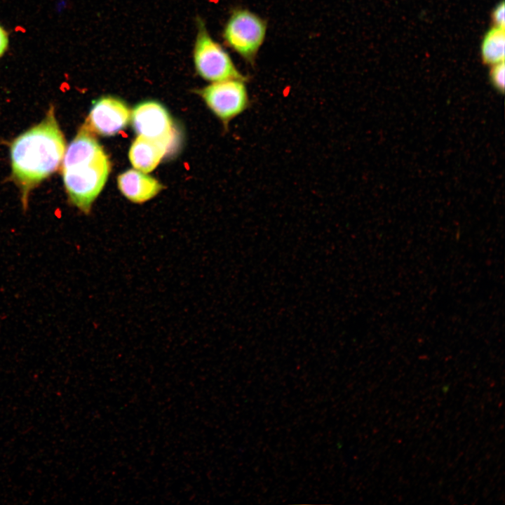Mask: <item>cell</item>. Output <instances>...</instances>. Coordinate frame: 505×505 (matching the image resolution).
<instances>
[{"label":"cell","instance_id":"1","mask_svg":"<svg viewBox=\"0 0 505 505\" xmlns=\"http://www.w3.org/2000/svg\"><path fill=\"white\" fill-rule=\"evenodd\" d=\"M65 140L50 107L39 124L16 137L11 145L12 177L21 191L23 209L30 191L58 168Z\"/></svg>","mask_w":505,"mask_h":505},{"label":"cell","instance_id":"2","mask_svg":"<svg viewBox=\"0 0 505 505\" xmlns=\"http://www.w3.org/2000/svg\"><path fill=\"white\" fill-rule=\"evenodd\" d=\"M93 132L85 123L69 144L62 161L63 182L70 202L88 214L104 187L110 161Z\"/></svg>","mask_w":505,"mask_h":505},{"label":"cell","instance_id":"3","mask_svg":"<svg viewBox=\"0 0 505 505\" xmlns=\"http://www.w3.org/2000/svg\"><path fill=\"white\" fill-rule=\"evenodd\" d=\"M193 58L197 73L207 81L248 80L237 69L227 51L213 39L201 20L198 21Z\"/></svg>","mask_w":505,"mask_h":505},{"label":"cell","instance_id":"4","mask_svg":"<svg viewBox=\"0 0 505 505\" xmlns=\"http://www.w3.org/2000/svg\"><path fill=\"white\" fill-rule=\"evenodd\" d=\"M267 23L256 14L235 10L223 33L226 43L247 62L252 63L266 35Z\"/></svg>","mask_w":505,"mask_h":505},{"label":"cell","instance_id":"5","mask_svg":"<svg viewBox=\"0 0 505 505\" xmlns=\"http://www.w3.org/2000/svg\"><path fill=\"white\" fill-rule=\"evenodd\" d=\"M245 81L229 79L213 82L198 90L210 111L222 121L225 129L234 119L250 106Z\"/></svg>","mask_w":505,"mask_h":505},{"label":"cell","instance_id":"6","mask_svg":"<svg viewBox=\"0 0 505 505\" xmlns=\"http://www.w3.org/2000/svg\"><path fill=\"white\" fill-rule=\"evenodd\" d=\"M135 132L140 136L170 143L174 133L173 120L166 109L155 101L135 106L131 114Z\"/></svg>","mask_w":505,"mask_h":505},{"label":"cell","instance_id":"7","mask_svg":"<svg viewBox=\"0 0 505 505\" xmlns=\"http://www.w3.org/2000/svg\"><path fill=\"white\" fill-rule=\"evenodd\" d=\"M130 115L124 102L115 97L103 96L94 102L86 123L93 133L112 136L126 127Z\"/></svg>","mask_w":505,"mask_h":505},{"label":"cell","instance_id":"8","mask_svg":"<svg viewBox=\"0 0 505 505\" xmlns=\"http://www.w3.org/2000/svg\"><path fill=\"white\" fill-rule=\"evenodd\" d=\"M121 192L130 201L144 203L154 197L163 189L155 178L137 170H128L117 179Z\"/></svg>","mask_w":505,"mask_h":505},{"label":"cell","instance_id":"9","mask_svg":"<svg viewBox=\"0 0 505 505\" xmlns=\"http://www.w3.org/2000/svg\"><path fill=\"white\" fill-rule=\"evenodd\" d=\"M169 143L138 135L129 150V159L137 170L149 173L154 170L167 152Z\"/></svg>","mask_w":505,"mask_h":505},{"label":"cell","instance_id":"10","mask_svg":"<svg viewBox=\"0 0 505 505\" xmlns=\"http://www.w3.org/2000/svg\"><path fill=\"white\" fill-rule=\"evenodd\" d=\"M504 28L494 27L490 29L484 36L481 45L483 63L494 65L504 61Z\"/></svg>","mask_w":505,"mask_h":505},{"label":"cell","instance_id":"11","mask_svg":"<svg viewBox=\"0 0 505 505\" xmlns=\"http://www.w3.org/2000/svg\"><path fill=\"white\" fill-rule=\"evenodd\" d=\"M504 61L494 65L490 71V79L492 84L501 92H504Z\"/></svg>","mask_w":505,"mask_h":505},{"label":"cell","instance_id":"12","mask_svg":"<svg viewBox=\"0 0 505 505\" xmlns=\"http://www.w3.org/2000/svg\"><path fill=\"white\" fill-rule=\"evenodd\" d=\"M492 22L494 27L505 28L504 20V1H501L493 10L492 13Z\"/></svg>","mask_w":505,"mask_h":505},{"label":"cell","instance_id":"13","mask_svg":"<svg viewBox=\"0 0 505 505\" xmlns=\"http://www.w3.org/2000/svg\"><path fill=\"white\" fill-rule=\"evenodd\" d=\"M8 43V39L6 32L0 26V57L6 51Z\"/></svg>","mask_w":505,"mask_h":505}]
</instances>
